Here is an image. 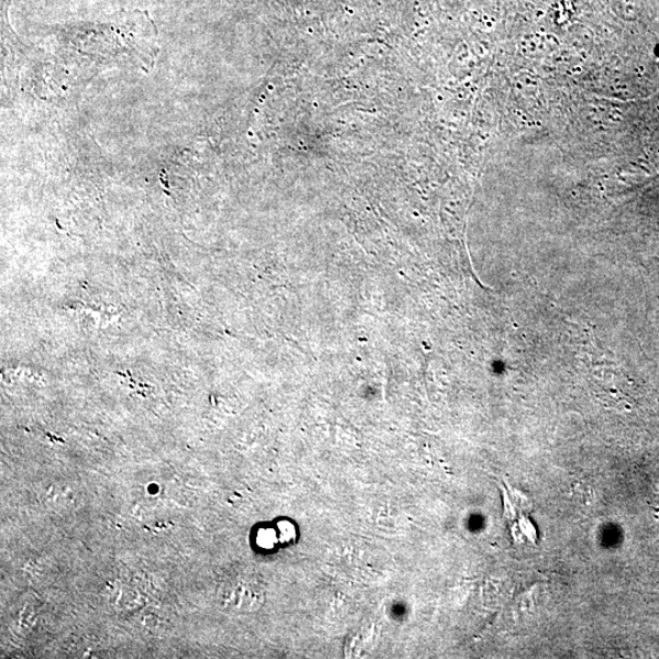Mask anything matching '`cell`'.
Instances as JSON below:
<instances>
[{"instance_id":"obj_1","label":"cell","mask_w":659,"mask_h":659,"mask_svg":"<svg viewBox=\"0 0 659 659\" xmlns=\"http://www.w3.org/2000/svg\"><path fill=\"white\" fill-rule=\"evenodd\" d=\"M281 532H282V539L285 542H289L295 538L296 531L293 527L292 524L283 521L281 524Z\"/></svg>"}]
</instances>
